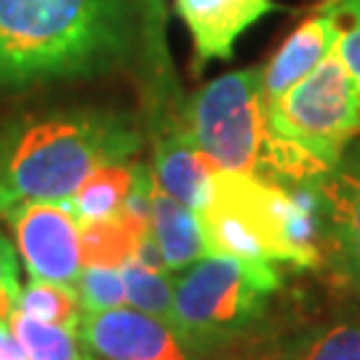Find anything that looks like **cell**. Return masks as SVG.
I'll list each match as a JSON object with an SVG mask.
<instances>
[{
	"label": "cell",
	"instance_id": "1",
	"mask_svg": "<svg viewBox=\"0 0 360 360\" xmlns=\"http://www.w3.org/2000/svg\"><path fill=\"white\" fill-rule=\"evenodd\" d=\"M139 59L134 0H0V91L107 75Z\"/></svg>",
	"mask_w": 360,
	"mask_h": 360
},
{
	"label": "cell",
	"instance_id": "2",
	"mask_svg": "<svg viewBox=\"0 0 360 360\" xmlns=\"http://www.w3.org/2000/svg\"><path fill=\"white\" fill-rule=\"evenodd\" d=\"M144 142V120L107 107L13 120L0 131V214L27 200H70L96 168L134 160Z\"/></svg>",
	"mask_w": 360,
	"mask_h": 360
},
{
	"label": "cell",
	"instance_id": "3",
	"mask_svg": "<svg viewBox=\"0 0 360 360\" xmlns=\"http://www.w3.org/2000/svg\"><path fill=\"white\" fill-rule=\"evenodd\" d=\"M198 217L208 257L296 270L323 267L315 179L278 184L257 174L219 168Z\"/></svg>",
	"mask_w": 360,
	"mask_h": 360
},
{
	"label": "cell",
	"instance_id": "4",
	"mask_svg": "<svg viewBox=\"0 0 360 360\" xmlns=\"http://www.w3.org/2000/svg\"><path fill=\"white\" fill-rule=\"evenodd\" d=\"M360 136V83L336 51L267 104V144L259 176L302 184L334 171Z\"/></svg>",
	"mask_w": 360,
	"mask_h": 360
},
{
	"label": "cell",
	"instance_id": "5",
	"mask_svg": "<svg viewBox=\"0 0 360 360\" xmlns=\"http://www.w3.org/2000/svg\"><path fill=\"white\" fill-rule=\"evenodd\" d=\"M281 288L278 264L203 257L176 278L174 326L208 360L262 334Z\"/></svg>",
	"mask_w": 360,
	"mask_h": 360
},
{
	"label": "cell",
	"instance_id": "6",
	"mask_svg": "<svg viewBox=\"0 0 360 360\" xmlns=\"http://www.w3.org/2000/svg\"><path fill=\"white\" fill-rule=\"evenodd\" d=\"M195 144L227 171H262L267 144V99L262 67H245L211 80L184 104Z\"/></svg>",
	"mask_w": 360,
	"mask_h": 360
},
{
	"label": "cell",
	"instance_id": "7",
	"mask_svg": "<svg viewBox=\"0 0 360 360\" xmlns=\"http://www.w3.org/2000/svg\"><path fill=\"white\" fill-rule=\"evenodd\" d=\"M0 217L8 221L16 240V254L30 278L75 283L80 262V221L67 200H27Z\"/></svg>",
	"mask_w": 360,
	"mask_h": 360
},
{
	"label": "cell",
	"instance_id": "8",
	"mask_svg": "<svg viewBox=\"0 0 360 360\" xmlns=\"http://www.w3.org/2000/svg\"><path fill=\"white\" fill-rule=\"evenodd\" d=\"M77 334L96 360H203L174 323L134 307L83 312Z\"/></svg>",
	"mask_w": 360,
	"mask_h": 360
},
{
	"label": "cell",
	"instance_id": "9",
	"mask_svg": "<svg viewBox=\"0 0 360 360\" xmlns=\"http://www.w3.org/2000/svg\"><path fill=\"white\" fill-rule=\"evenodd\" d=\"M321 198L323 267L339 285L360 294V179L336 166L315 179Z\"/></svg>",
	"mask_w": 360,
	"mask_h": 360
},
{
	"label": "cell",
	"instance_id": "10",
	"mask_svg": "<svg viewBox=\"0 0 360 360\" xmlns=\"http://www.w3.org/2000/svg\"><path fill=\"white\" fill-rule=\"evenodd\" d=\"M142 25L139 77L144 94V131L171 129L184 123V94L166 43V0H134Z\"/></svg>",
	"mask_w": 360,
	"mask_h": 360
},
{
	"label": "cell",
	"instance_id": "11",
	"mask_svg": "<svg viewBox=\"0 0 360 360\" xmlns=\"http://www.w3.org/2000/svg\"><path fill=\"white\" fill-rule=\"evenodd\" d=\"M174 6L193 40L195 72L208 62L232 59L235 43L248 27L283 8L275 0H174Z\"/></svg>",
	"mask_w": 360,
	"mask_h": 360
},
{
	"label": "cell",
	"instance_id": "12",
	"mask_svg": "<svg viewBox=\"0 0 360 360\" xmlns=\"http://www.w3.org/2000/svg\"><path fill=\"white\" fill-rule=\"evenodd\" d=\"M342 25L331 0H321L312 16H307L294 32L283 40V46L272 53V59L262 67V86L267 104L285 91L296 86L299 80L326 62L336 51Z\"/></svg>",
	"mask_w": 360,
	"mask_h": 360
},
{
	"label": "cell",
	"instance_id": "13",
	"mask_svg": "<svg viewBox=\"0 0 360 360\" xmlns=\"http://www.w3.org/2000/svg\"><path fill=\"white\" fill-rule=\"evenodd\" d=\"M147 139L153 144L155 184L184 206L200 211L219 166L195 144L187 123L155 131Z\"/></svg>",
	"mask_w": 360,
	"mask_h": 360
},
{
	"label": "cell",
	"instance_id": "14",
	"mask_svg": "<svg viewBox=\"0 0 360 360\" xmlns=\"http://www.w3.org/2000/svg\"><path fill=\"white\" fill-rule=\"evenodd\" d=\"M150 232H153L155 243L160 248L163 262L171 272L187 270L198 259L208 257L198 211L163 193L158 184L153 187Z\"/></svg>",
	"mask_w": 360,
	"mask_h": 360
},
{
	"label": "cell",
	"instance_id": "15",
	"mask_svg": "<svg viewBox=\"0 0 360 360\" xmlns=\"http://www.w3.org/2000/svg\"><path fill=\"white\" fill-rule=\"evenodd\" d=\"M150 235V221L120 208L112 217L80 224V262L83 267H126Z\"/></svg>",
	"mask_w": 360,
	"mask_h": 360
},
{
	"label": "cell",
	"instance_id": "16",
	"mask_svg": "<svg viewBox=\"0 0 360 360\" xmlns=\"http://www.w3.org/2000/svg\"><path fill=\"white\" fill-rule=\"evenodd\" d=\"M136 174H139V163H131V160L96 168L80 184V190L67 200V206L80 224L112 217L115 211L126 206L131 190L136 184Z\"/></svg>",
	"mask_w": 360,
	"mask_h": 360
},
{
	"label": "cell",
	"instance_id": "17",
	"mask_svg": "<svg viewBox=\"0 0 360 360\" xmlns=\"http://www.w3.org/2000/svg\"><path fill=\"white\" fill-rule=\"evenodd\" d=\"M8 326L19 339V345L25 347L27 360H96L86 349L77 328L35 321L19 309L11 312Z\"/></svg>",
	"mask_w": 360,
	"mask_h": 360
},
{
	"label": "cell",
	"instance_id": "18",
	"mask_svg": "<svg viewBox=\"0 0 360 360\" xmlns=\"http://www.w3.org/2000/svg\"><path fill=\"white\" fill-rule=\"evenodd\" d=\"M294 360H360V318H336L291 334Z\"/></svg>",
	"mask_w": 360,
	"mask_h": 360
},
{
	"label": "cell",
	"instance_id": "19",
	"mask_svg": "<svg viewBox=\"0 0 360 360\" xmlns=\"http://www.w3.org/2000/svg\"><path fill=\"white\" fill-rule=\"evenodd\" d=\"M16 309L35 321L65 326V328H77L83 318V304H80L75 283H53V281H38V278H30L27 288H22Z\"/></svg>",
	"mask_w": 360,
	"mask_h": 360
},
{
	"label": "cell",
	"instance_id": "20",
	"mask_svg": "<svg viewBox=\"0 0 360 360\" xmlns=\"http://www.w3.org/2000/svg\"><path fill=\"white\" fill-rule=\"evenodd\" d=\"M123 272L126 283V304L142 309L147 315L174 323V288L176 278L171 270H147L136 262H129Z\"/></svg>",
	"mask_w": 360,
	"mask_h": 360
},
{
	"label": "cell",
	"instance_id": "21",
	"mask_svg": "<svg viewBox=\"0 0 360 360\" xmlns=\"http://www.w3.org/2000/svg\"><path fill=\"white\" fill-rule=\"evenodd\" d=\"M83 312H104L126 304L123 272L115 267H83L75 281Z\"/></svg>",
	"mask_w": 360,
	"mask_h": 360
},
{
	"label": "cell",
	"instance_id": "22",
	"mask_svg": "<svg viewBox=\"0 0 360 360\" xmlns=\"http://www.w3.org/2000/svg\"><path fill=\"white\" fill-rule=\"evenodd\" d=\"M339 13V40H336V56L345 62L360 83V0H331Z\"/></svg>",
	"mask_w": 360,
	"mask_h": 360
},
{
	"label": "cell",
	"instance_id": "23",
	"mask_svg": "<svg viewBox=\"0 0 360 360\" xmlns=\"http://www.w3.org/2000/svg\"><path fill=\"white\" fill-rule=\"evenodd\" d=\"M208 360H294V345L291 336H267L262 334L248 339L238 347H230Z\"/></svg>",
	"mask_w": 360,
	"mask_h": 360
},
{
	"label": "cell",
	"instance_id": "24",
	"mask_svg": "<svg viewBox=\"0 0 360 360\" xmlns=\"http://www.w3.org/2000/svg\"><path fill=\"white\" fill-rule=\"evenodd\" d=\"M22 294L19 285V259L13 248L3 235H0V296H16Z\"/></svg>",
	"mask_w": 360,
	"mask_h": 360
},
{
	"label": "cell",
	"instance_id": "25",
	"mask_svg": "<svg viewBox=\"0 0 360 360\" xmlns=\"http://www.w3.org/2000/svg\"><path fill=\"white\" fill-rule=\"evenodd\" d=\"M0 360H27L25 347L19 345L8 323H0Z\"/></svg>",
	"mask_w": 360,
	"mask_h": 360
},
{
	"label": "cell",
	"instance_id": "26",
	"mask_svg": "<svg viewBox=\"0 0 360 360\" xmlns=\"http://www.w3.org/2000/svg\"><path fill=\"white\" fill-rule=\"evenodd\" d=\"M339 168L360 179V136L349 142V147L345 150V155H342V163H339Z\"/></svg>",
	"mask_w": 360,
	"mask_h": 360
}]
</instances>
